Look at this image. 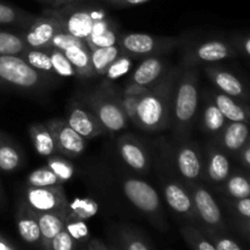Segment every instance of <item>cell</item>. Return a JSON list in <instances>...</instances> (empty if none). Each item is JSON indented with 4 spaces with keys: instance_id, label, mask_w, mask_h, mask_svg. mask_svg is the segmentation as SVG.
Segmentation results:
<instances>
[{
    "instance_id": "1",
    "label": "cell",
    "mask_w": 250,
    "mask_h": 250,
    "mask_svg": "<svg viewBox=\"0 0 250 250\" xmlns=\"http://www.w3.org/2000/svg\"><path fill=\"white\" fill-rule=\"evenodd\" d=\"M183 66L168 67L163 76L139 97L136 126L144 131L158 132L171 127L176 84Z\"/></svg>"
},
{
    "instance_id": "2",
    "label": "cell",
    "mask_w": 250,
    "mask_h": 250,
    "mask_svg": "<svg viewBox=\"0 0 250 250\" xmlns=\"http://www.w3.org/2000/svg\"><path fill=\"white\" fill-rule=\"evenodd\" d=\"M199 107V72L195 67L183 66L176 84L172 104L173 134L178 141H187L197 119Z\"/></svg>"
},
{
    "instance_id": "3",
    "label": "cell",
    "mask_w": 250,
    "mask_h": 250,
    "mask_svg": "<svg viewBox=\"0 0 250 250\" xmlns=\"http://www.w3.org/2000/svg\"><path fill=\"white\" fill-rule=\"evenodd\" d=\"M55 81L38 72L20 55H0V89L42 92Z\"/></svg>"
},
{
    "instance_id": "4",
    "label": "cell",
    "mask_w": 250,
    "mask_h": 250,
    "mask_svg": "<svg viewBox=\"0 0 250 250\" xmlns=\"http://www.w3.org/2000/svg\"><path fill=\"white\" fill-rule=\"evenodd\" d=\"M77 1L65 5L60 9L45 10L44 12L55 17L60 22L63 31L85 42L94 24L107 17V15L102 7L81 5L77 4Z\"/></svg>"
},
{
    "instance_id": "5",
    "label": "cell",
    "mask_w": 250,
    "mask_h": 250,
    "mask_svg": "<svg viewBox=\"0 0 250 250\" xmlns=\"http://www.w3.org/2000/svg\"><path fill=\"white\" fill-rule=\"evenodd\" d=\"M85 107L90 110L105 132L116 133L128 126V120L121 105V99L107 90H95L82 97Z\"/></svg>"
},
{
    "instance_id": "6",
    "label": "cell",
    "mask_w": 250,
    "mask_h": 250,
    "mask_svg": "<svg viewBox=\"0 0 250 250\" xmlns=\"http://www.w3.org/2000/svg\"><path fill=\"white\" fill-rule=\"evenodd\" d=\"M121 187L125 197L134 208L146 215L160 229L165 227L160 197L153 186L141 178L125 177L121 181Z\"/></svg>"
},
{
    "instance_id": "7",
    "label": "cell",
    "mask_w": 250,
    "mask_h": 250,
    "mask_svg": "<svg viewBox=\"0 0 250 250\" xmlns=\"http://www.w3.org/2000/svg\"><path fill=\"white\" fill-rule=\"evenodd\" d=\"M182 41L173 37L151 36L146 33H126L119 37L117 45L132 59L161 55L173 50Z\"/></svg>"
},
{
    "instance_id": "8",
    "label": "cell",
    "mask_w": 250,
    "mask_h": 250,
    "mask_svg": "<svg viewBox=\"0 0 250 250\" xmlns=\"http://www.w3.org/2000/svg\"><path fill=\"white\" fill-rule=\"evenodd\" d=\"M236 56H238V51L231 41L209 39L187 49L183 56V66L195 67L197 65H212Z\"/></svg>"
},
{
    "instance_id": "9",
    "label": "cell",
    "mask_w": 250,
    "mask_h": 250,
    "mask_svg": "<svg viewBox=\"0 0 250 250\" xmlns=\"http://www.w3.org/2000/svg\"><path fill=\"white\" fill-rule=\"evenodd\" d=\"M186 186L192 195L198 221L204 224L205 229L222 231L225 227L224 216L211 193L202 183H186Z\"/></svg>"
},
{
    "instance_id": "10",
    "label": "cell",
    "mask_w": 250,
    "mask_h": 250,
    "mask_svg": "<svg viewBox=\"0 0 250 250\" xmlns=\"http://www.w3.org/2000/svg\"><path fill=\"white\" fill-rule=\"evenodd\" d=\"M175 163L185 183H200L204 180L205 158L194 142H181L175 154Z\"/></svg>"
},
{
    "instance_id": "11",
    "label": "cell",
    "mask_w": 250,
    "mask_h": 250,
    "mask_svg": "<svg viewBox=\"0 0 250 250\" xmlns=\"http://www.w3.org/2000/svg\"><path fill=\"white\" fill-rule=\"evenodd\" d=\"M23 202L33 211H67L68 199L63 186L53 187H27Z\"/></svg>"
},
{
    "instance_id": "12",
    "label": "cell",
    "mask_w": 250,
    "mask_h": 250,
    "mask_svg": "<svg viewBox=\"0 0 250 250\" xmlns=\"http://www.w3.org/2000/svg\"><path fill=\"white\" fill-rule=\"evenodd\" d=\"M161 187H163L166 204L170 207L172 211L186 217L189 221L198 222L192 195L182 180L177 177H171V176L163 177L161 178Z\"/></svg>"
},
{
    "instance_id": "13",
    "label": "cell",
    "mask_w": 250,
    "mask_h": 250,
    "mask_svg": "<svg viewBox=\"0 0 250 250\" xmlns=\"http://www.w3.org/2000/svg\"><path fill=\"white\" fill-rule=\"evenodd\" d=\"M56 144V151L66 158H78L87 148V139L77 133L63 119H51L46 122Z\"/></svg>"
},
{
    "instance_id": "14",
    "label": "cell",
    "mask_w": 250,
    "mask_h": 250,
    "mask_svg": "<svg viewBox=\"0 0 250 250\" xmlns=\"http://www.w3.org/2000/svg\"><path fill=\"white\" fill-rule=\"evenodd\" d=\"M60 31H62L60 22L44 12L42 16H37L31 26L20 34L27 48L46 50L51 38Z\"/></svg>"
},
{
    "instance_id": "15",
    "label": "cell",
    "mask_w": 250,
    "mask_h": 250,
    "mask_svg": "<svg viewBox=\"0 0 250 250\" xmlns=\"http://www.w3.org/2000/svg\"><path fill=\"white\" fill-rule=\"evenodd\" d=\"M204 71L217 90L236 99L250 102L249 87L236 73L215 65H205Z\"/></svg>"
},
{
    "instance_id": "16",
    "label": "cell",
    "mask_w": 250,
    "mask_h": 250,
    "mask_svg": "<svg viewBox=\"0 0 250 250\" xmlns=\"http://www.w3.org/2000/svg\"><path fill=\"white\" fill-rule=\"evenodd\" d=\"M117 149L124 163L131 170L142 175H146L149 172V154L141 141L132 136H121L117 139Z\"/></svg>"
},
{
    "instance_id": "17",
    "label": "cell",
    "mask_w": 250,
    "mask_h": 250,
    "mask_svg": "<svg viewBox=\"0 0 250 250\" xmlns=\"http://www.w3.org/2000/svg\"><path fill=\"white\" fill-rule=\"evenodd\" d=\"M231 173V161L226 151L214 143H210L205 154L204 181L217 188L226 181Z\"/></svg>"
},
{
    "instance_id": "18",
    "label": "cell",
    "mask_w": 250,
    "mask_h": 250,
    "mask_svg": "<svg viewBox=\"0 0 250 250\" xmlns=\"http://www.w3.org/2000/svg\"><path fill=\"white\" fill-rule=\"evenodd\" d=\"M67 124L84 139H93L105 132L95 115L80 103H71L68 106Z\"/></svg>"
},
{
    "instance_id": "19",
    "label": "cell",
    "mask_w": 250,
    "mask_h": 250,
    "mask_svg": "<svg viewBox=\"0 0 250 250\" xmlns=\"http://www.w3.org/2000/svg\"><path fill=\"white\" fill-rule=\"evenodd\" d=\"M250 141V125L244 122L229 121L217 136L214 137L212 143L226 151L227 154L238 155L239 151Z\"/></svg>"
},
{
    "instance_id": "20",
    "label": "cell",
    "mask_w": 250,
    "mask_h": 250,
    "mask_svg": "<svg viewBox=\"0 0 250 250\" xmlns=\"http://www.w3.org/2000/svg\"><path fill=\"white\" fill-rule=\"evenodd\" d=\"M227 121L244 122L250 125V104L241 99L224 94L220 90H208Z\"/></svg>"
},
{
    "instance_id": "21",
    "label": "cell",
    "mask_w": 250,
    "mask_h": 250,
    "mask_svg": "<svg viewBox=\"0 0 250 250\" xmlns=\"http://www.w3.org/2000/svg\"><path fill=\"white\" fill-rule=\"evenodd\" d=\"M167 68V63L160 55L144 58L132 72L129 83L149 88L165 73Z\"/></svg>"
},
{
    "instance_id": "22",
    "label": "cell",
    "mask_w": 250,
    "mask_h": 250,
    "mask_svg": "<svg viewBox=\"0 0 250 250\" xmlns=\"http://www.w3.org/2000/svg\"><path fill=\"white\" fill-rule=\"evenodd\" d=\"M16 225L20 237L27 244L36 246L41 243V229L36 215L24 202H22L17 209Z\"/></svg>"
},
{
    "instance_id": "23",
    "label": "cell",
    "mask_w": 250,
    "mask_h": 250,
    "mask_svg": "<svg viewBox=\"0 0 250 250\" xmlns=\"http://www.w3.org/2000/svg\"><path fill=\"white\" fill-rule=\"evenodd\" d=\"M33 212L38 221L39 229H41V244L43 247V250H46L54 237L65 226L66 211Z\"/></svg>"
},
{
    "instance_id": "24",
    "label": "cell",
    "mask_w": 250,
    "mask_h": 250,
    "mask_svg": "<svg viewBox=\"0 0 250 250\" xmlns=\"http://www.w3.org/2000/svg\"><path fill=\"white\" fill-rule=\"evenodd\" d=\"M227 119L224 116L221 110L217 107L214 100L210 97L209 92L204 95V104L202 109V116H200V127L204 133L209 136H217L222 131L227 124Z\"/></svg>"
},
{
    "instance_id": "25",
    "label": "cell",
    "mask_w": 250,
    "mask_h": 250,
    "mask_svg": "<svg viewBox=\"0 0 250 250\" xmlns=\"http://www.w3.org/2000/svg\"><path fill=\"white\" fill-rule=\"evenodd\" d=\"M119 37L114 22L109 17H105L94 24L92 32L85 39V43L90 50L95 48H105V46L116 45Z\"/></svg>"
},
{
    "instance_id": "26",
    "label": "cell",
    "mask_w": 250,
    "mask_h": 250,
    "mask_svg": "<svg viewBox=\"0 0 250 250\" xmlns=\"http://www.w3.org/2000/svg\"><path fill=\"white\" fill-rule=\"evenodd\" d=\"M63 54L67 58L75 70L76 76L81 78H93L95 77L94 70L92 66V59H90V49L88 48L87 43L81 45H73L65 49Z\"/></svg>"
},
{
    "instance_id": "27",
    "label": "cell",
    "mask_w": 250,
    "mask_h": 250,
    "mask_svg": "<svg viewBox=\"0 0 250 250\" xmlns=\"http://www.w3.org/2000/svg\"><path fill=\"white\" fill-rule=\"evenodd\" d=\"M24 156L20 146L5 134H0V171L14 172L23 165Z\"/></svg>"
},
{
    "instance_id": "28",
    "label": "cell",
    "mask_w": 250,
    "mask_h": 250,
    "mask_svg": "<svg viewBox=\"0 0 250 250\" xmlns=\"http://www.w3.org/2000/svg\"><path fill=\"white\" fill-rule=\"evenodd\" d=\"M36 17V15L31 12L0 1V26H10L14 29H19V33H21L31 26Z\"/></svg>"
},
{
    "instance_id": "29",
    "label": "cell",
    "mask_w": 250,
    "mask_h": 250,
    "mask_svg": "<svg viewBox=\"0 0 250 250\" xmlns=\"http://www.w3.org/2000/svg\"><path fill=\"white\" fill-rule=\"evenodd\" d=\"M220 193L231 199H242L250 197V182L248 173L243 171H233L229 173L224 183L217 188Z\"/></svg>"
},
{
    "instance_id": "30",
    "label": "cell",
    "mask_w": 250,
    "mask_h": 250,
    "mask_svg": "<svg viewBox=\"0 0 250 250\" xmlns=\"http://www.w3.org/2000/svg\"><path fill=\"white\" fill-rule=\"evenodd\" d=\"M29 136L33 143L34 150L41 156L48 159L55 155L56 144L50 129L45 124H33L29 127Z\"/></svg>"
},
{
    "instance_id": "31",
    "label": "cell",
    "mask_w": 250,
    "mask_h": 250,
    "mask_svg": "<svg viewBox=\"0 0 250 250\" xmlns=\"http://www.w3.org/2000/svg\"><path fill=\"white\" fill-rule=\"evenodd\" d=\"M22 59L28 63L31 67H33L34 70L38 71V72L43 73L46 77H49L50 80L55 81L58 80V75L54 71L53 65H51L50 56L46 50H41V49H31L27 48L23 53L21 54Z\"/></svg>"
},
{
    "instance_id": "32",
    "label": "cell",
    "mask_w": 250,
    "mask_h": 250,
    "mask_svg": "<svg viewBox=\"0 0 250 250\" xmlns=\"http://www.w3.org/2000/svg\"><path fill=\"white\" fill-rule=\"evenodd\" d=\"M122 54L120 46L111 45L105 48H95L90 50V59H92V66L94 70L95 77L104 76L109 66Z\"/></svg>"
},
{
    "instance_id": "33",
    "label": "cell",
    "mask_w": 250,
    "mask_h": 250,
    "mask_svg": "<svg viewBox=\"0 0 250 250\" xmlns=\"http://www.w3.org/2000/svg\"><path fill=\"white\" fill-rule=\"evenodd\" d=\"M26 49L21 34L0 29V55H21Z\"/></svg>"
},
{
    "instance_id": "34",
    "label": "cell",
    "mask_w": 250,
    "mask_h": 250,
    "mask_svg": "<svg viewBox=\"0 0 250 250\" xmlns=\"http://www.w3.org/2000/svg\"><path fill=\"white\" fill-rule=\"evenodd\" d=\"M98 212V203L90 198H76L73 202L68 203L67 211L68 216L76 217L80 220H88L95 216Z\"/></svg>"
},
{
    "instance_id": "35",
    "label": "cell",
    "mask_w": 250,
    "mask_h": 250,
    "mask_svg": "<svg viewBox=\"0 0 250 250\" xmlns=\"http://www.w3.org/2000/svg\"><path fill=\"white\" fill-rule=\"evenodd\" d=\"M27 187H53V186L63 185L60 178L48 167H39L33 170L26 177Z\"/></svg>"
},
{
    "instance_id": "36",
    "label": "cell",
    "mask_w": 250,
    "mask_h": 250,
    "mask_svg": "<svg viewBox=\"0 0 250 250\" xmlns=\"http://www.w3.org/2000/svg\"><path fill=\"white\" fill-rule=\"evenodd\" d=\"M181 234L192 250H216L214 244L209 241V238L195 227H182Z\"/></svg>"
},
{
    "instance_id": "37",
    "label": "cell",
    "mask_w": 250,
    "mask_h": 250,
    "mask_svg": "<svg viewBox=\"0 0 250 250\" xmlns=\"http://www.w3.org/2000/svg\"><path fill=\"white\" fill-rule=\"evenodd\" d=\"M50 56L51 65H53L54 71L58 75V77H73L76 76L75 70H73L72 65L67 58L65 56L63 51L59 50V49H49L46 50Z\"/></svg>"
},
{
    "instance_id": "38",
    "label": "cell",
    "mask_w": 250,
    "mask_h": 250,
    "mask_svg": "<svg viewBox=\"0 0 250 250\" xmlns=\"http://www.w3.org/2000/svg\"><path fill=\"white\" fill-rule=\"evenodd\" d=\"M46 166L58 176L61 180V182L65 183L72 178L73 173H75V167L72 164L66 159L61 158V156H49L48 161H46Z\"/></svg>"
},
{
    "instance_id": "39",
    "label": "cell",
    "mask_w": 250,
    "mask_h": 250,
    "mask_svg": "<svg viewBox=\"0 0 250 250\" xmlns=\"http://www.w3.org/2000/svg\"><path fill=\"white\" fill-rule=\"evenodd\" d=\"M132 63H133V59L122 53L106 70L104 75L105 81L111 83L114 81L119 80L120 77H122V76L128 72L129 68L132 67Z\"/></svg>"
},
{
    "instance_id": "40",
    "label": "cell",
    "mask_w": 250,
    "mask_h": 250,
    "mask_svg": "<svg viewBox=\"0 0 250 250\" xmlns=\"http://www.w3.org/2000/svg\"><path fill=\"white\" fill-rule=\"evenodd\" d=\"M65 229L76 242H85L89 238V229L84 220L76 219L66 214Z\"/></svg>"
},
{
    "instance_id": "41",
    "label": "cell",
    "mask_w": 250,
    "mask_h": 250,
    "mask_svg": "<svg viewBox=\"0 0 250 250\" xmlns=\"http://www.w3.org/2000/svg\"><path fill=\"white\" fill-rule=\"evenodd\" d=\"M205 234L209 238V241L214 244L216 250H243L236 241H233L229 237L224 236L221 231L205 229Z\"/></svg>"
},
{
    "instance_id": "42",
    "label": "cell",
    "mask_w": 250,
    "mask_h": 250,
    "mask_svg": "<svg viewBox=\"0 0 250 250\" xmlns=\"http://www.w3.org/2000/svg\"><path fill=\"white\" fill-rule=\"evenodd\" d=\"M84 43V41L72 36V34L67 33V32H65L62 29V31L58 32V33L51 38L50 43L48 44V49H46V50H49V49H59V50L63 51L65 49L70 48V46L81 45V44Z\"/></svg>"
},
{
    "instance_id": "43",
    "label": "cell",
    "mask_w": 250,
    "mask_h": 250,
    "mask_svg": "<svg viewBox=\"0 0 250 250\" xmlns=\"http://www.w3.org/2000/svg\"><path fill=\"white\" fill-rule=\"evenodd\" d=\"M120 241L124 250H150L146 242L137 236L133 231H127V229L122 231L120 234Z\"/></svg>"
},
{
    "instance_id": "44",
    "label": "cell",
    "mask_w": 250,
    "mask_h": 250,
    "mask_svg": "<svg viewBox=\"0 0 250 250\" xmlns=\"http://www.w3.org/2000/svg\"><path fill=\"white\" fill-rule=\"evenodd\" d=\"M77 242L70 236L63 227L58 234L53 238L46 250H75Z\"/></svg>"
},
{
    "instance_id": "45",
    "label": "cell",
    "mask_w": 250,
    "mask_h": 250,
    "mask_svg": "<svg viewBox=\"0 0 250 250\" xmlns=\"http://www.w3.org/2000/svg\"><path fill=\"white\" fill-rule=\"evenodd\" d=\"M139 97L141 95L126 94V93H124V97L121 99L122 109H124L125 114H126L127 120H128V122H132L133 125H136L137 105H138Z\"/></svg>"
},
{
    "instance_id": "46",
    "label": "cell",
    "mask_w": 250,
    "mask_h": 250,
    "mask_svg": "<svg viewBox=\"0 0 250 250\" xmlns=\"http://www.w3.org/2000/svg\"><path fill=\"white\" fill-rule=\"evenodd\" d=\"M225 203L241 219L250 220V197L242 198V199H231V198H229L227 200H225Z\"/></svg>"
},
{
    "instance_id": "47",
    "label": "cell",
    "mask_w": 250,
    "mask_h": 250,
    "mask_svg": "<svg viewBox=\"0 0 250 250\" xmlns=\"http://www.w3.org/2000/svg\"><path fill=\"white\" fill-rule=\"evenodd\" d=\"M231 42L238 51V55L250 58V33L237 34L231 39Z\"/></svg>"
},
{
    "instance_id": "48",
    "label": "cell",
    "mask_w": 250,
    "mask_h": 250,
    "mask_svg": "<svg viewBox=\"0 0 250 250\" xmlns=\"http://www.w3.org/2000/svg\"><path fill=\"white\" fill-rule=\"evenodd\" d=\"M114 6L119 7H128V6H137V5H142L144 2H148L149 0H106Z\"/></svg>"
},
{
    "instance_id": "49",
    "label": "cell",
    "mask_w": 250,
    "mask_h": 250,
    "mask_svg": "<svg viewBox=\"0 0 250 250\" xmlns=\"http://www.w3.org/2000/svg\"><path fill=\"white\" fill-rule=\"evenodd\" d=\"M237 156H238V159H239V161H241L242 165H243L244 167L249 168L250 170V141L248 142V144H247V146H244L241 151H239L238 155Z\"/></svg>"
},
{
    "instance_id": "50",
    "label": "cell",
    "mask_w": 250,
    "mask_h": 250,
    "mask_svg": "<svg viewBox=\"0 0 250 250\" xmlns=\"http://www.w3.org/2000/svg\"><path fill=\"white\" fill-rule=\"evenodd\" d=\"M87 250H110L109 247L105 246L100 239H92L88 242Z\"/></svg>"
},
{
    "instance_id": "51",
    "label": "cell",
    "mask_w": 250,
    "mask_h": 250,
    "mask_svg": "<svg viewBox=\"0 0 250 250\" xmlns=\"http://www.w3.org/2000/svg\"><path fill=\"white\" fill-rule=\"evenodd\" d=\"M237 226H238V229H241L247 237L250 238V220L239 219L238 221H237Z\"/></svg>"
},
{
    "instance_id": "52",
    "label": "cell",
    "mask_w": 250,
    "mask_h": 250,
    "mask_svg": "<svg viewBox=\"0 0 250 250\" xmlns=\"http://www.w3.org/2000/svg\"><path fill=\"white\" fill-rule=\"evenodd\" d=\"M45 2H50V4L55 5V6H65V5L71 4L73 1H77V0H43Z\"/></svg>"
},
{
    "instance_id": "53",
    "label": "cell",
    "mask_w": 250,
    "mask_h": 250,
    "mask_svg": "<svg viewBox=\"0 0 250 250\" xmlns=\"http://www.w3.org/2000/svg\"><path fill=\"white\" fill-rule=\"evenodd\" d=\"M0 250H15V249L12 248V247L10 246V244L7 243L2 237H0Z\"/></svg>"
},
{
    "instance_id": "54",
    "label": "cell",
    "mask_w": 250,
    "mask_h": 250,
    "mask_svg": "<svg viewBox=\"0 0 250 250\" xmlns=\"http://www.w3.org/2000/svg\"><path fill=\"white\" fill-rule=\"evenodd\" d=\"M4 193H2L1 186H0V208H1V205H4Z\"/></svg>"
},
{
    "instance_id": "55",
    "label": "cell",
    "mask_w": 250,
    "mask_h": 250,
    "mask_svg": "<svg viewBox=\"0 0 250 250\" xmlns=\"http://www.w3.org/2000/svg\"><path fill=\"white\" fill-rule=\"evenodd\" d=\"M109 249H110V250H121V249H120V248H117V247H114V246H112V247H110Z\"/></svg>"
},
{
    "instance_id": "56",
    "label": "cell",
    "mask_w": 250,
    "mask_h": 250,
    "mask_svg": "<svg viewBox=\"0 0 250 250\" xmlns=\"http://www.w3.org/2000/svg\"><path fill=\"white\" fill-rule=\"evenodd\" d=\"M248 177H249V182H250V172H248Z\"/></svg>"
},
{
    "instance_id": "57",
    "label": "cell",
    "mask_w": 250,
    "mask_h": 250,
    "mask_svg": "<svg viewBox=\"0 0 250 250\" xmlns=\"http://www.w3.org/2000/svg\"><path fill=\"white\" fill-rule=\"evenodd\" d=\"M39 1H43V0H39Z\"/></svg>"
}]
</instances>
